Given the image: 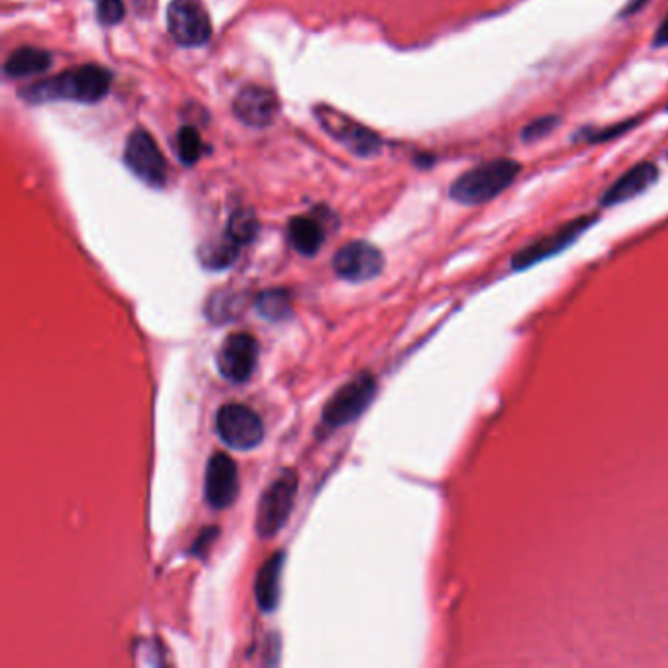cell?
Listing matches in <instances>:
<instances>
[{
    "instance_id": "3",
    "label": "cell",
    "mask_w": 668,
    "mask_h": 668,
    "mask_svg": "<svg viewBox=\"0 0 668 668\" xmlns=\"http://www.w3.org/2000/svg\"><path fill=\"white\" fill-rule=\"evenodd\" d=\"M296 490H298V475L292 469H287L261 494L255 518V529L261 537H273L285 527L294 508Z\"/></svg>"
},
{
    "instance_id": "15",
    "label": "cell",
    "mask_w": 668,
    "mask_h": 668,
    "mask_svg": "<svg viewBox=\"0 0 668 668\" xmlns=\"http://www.w3.org/2000/svg\"><path fill=\"white\" fill-rule=\"evenodd\" d=\"M285 567V553H275L257 573L255 578V598L263 612L271 614L279 606L281 598V574Z\"/></svg>"
},
{
    "instance_id": "2",
    "label": "cell",
    "mask_w": 668,
    "mask_h": 668,
    "mask_svg": "<svg viewBox=\"0 0 668 668\" xmlns=\"http://www.w3.org/2000/svg\"><path fill=\"white\" fill-rule=\"evenodd\" d=\"M522 165L514 159H494L463 173L449 189L455 202L478 206L506 191L520 175Z\"/></svg>"
},
{
    "instance_id": "4",
    "label": "cell",
    "mask_w": 668,
    "mask_h": 668,
    "mask_svg": "<svg viewBox=\"0 0 668 668\" xmlns=\"http://www.w3.org/2000/svg\"><path fill=\"white\" fill-rule=\"evenodd\" d=\"M377 394V381L371 373H361L355 379L345 382L334 396L328 400L322 412V422L328 428H341L359 418Z\"/></svg>"
},
{
    "instance_id": "26",
    "label": "cell",
    "mask_w": 668,
    "mask_h": 668,
    "mask_svg": "<svg viewBox=\"0 0 668 668\" xmlns=\"http://www.w3.org/2000/svg\"><path fill=\"white\" fill-rule=\"evenodd\" d=\"M655 48H661V46H668V14L667 18L663 20V24L659 26L657 34H655Z\"/></svg>"
},
{
    "instance_id": "10",
    "label": "cell",
    "mask_w": 668,
    "mask_h": 668,
    "mask_svg": "<svg viewBox=\"0 0 668 668\" xmlns=\"http://www.w3.org/2000/svg\"><path fill=\"white\" fill-rule=\"evenodd\" d=\"M259 363V343L247 332L230 334L218 351V371L230 382L251 379Z\"/></svg>"
},
{
    "instance_id": "14",
    "label": "cell",
    "mask_w": 668,
    "mask_h": 668,
    "mask_svg": "<svg viewBox=\"0 0 668 668\" xmlns=\"http://www.w3.org/2000/svg\"><path fill=\"white\" fill-rule=\"evenodd\" d=\"M657 179H659V167L651 161H643V163L631 167L623 177H620L602 196L600 204L606 206V208L623 204V202L643 194L649 187H653L657 183Z\"/></svg>"
},
{
    "instance_id": "22",
    "label": "cell",
    "mask_w": 668,
    "mask_h": 668,
    "mask_svg": "<svg viewBox=\"0 0 668 668\" xmlns=\"http://www.w3.org/2000/svg\"><path fill=\"white\" fill-rule=\"evenodd\" d=\"M559 124V118L557 116H541L533 122H529L522 132V140L527 142V144H533L545 136H549Z\"/></svg>"
},
{
    "instance_id": "11",
    "label": "cell",
    "mask_w": 668,
    "mask_h": 668,
    "mask_svg": "<svg viewBox=\"0 0 668 668\" xmlns=\"http://www.w3.org/2000/svg\"><path fill=\"white\" fill-rule=\"evenodd\" d=\"M239 494V473L236 461L226 453H216L208 461L204 477V496L214 510L230 508Z\"/></svg>"
},
{
    "instance_id": "9",
    "label": "cell",
    "mask_w": 668,
    "mask_h": 668,
    "mask_svg": "<svg viewBox=\"0 0 668 668\" xmlns=\"http://www.w3.org/2000/svg\"><path fill=\"white\" fill-rule=\"evenodd\" d=\"M384 269V257L369 241H351L341 247L334 257V271L349 283H365L379 277Z\"/></svg>"
},
{
    "instance_id": "17",
    "label": "cell",
    "mask_w": 668,
    "mask_h": 668,
    "mask_svg": "<svg viewBox=\"0 0 668 668\" xmlns=\"http://www.w3.org/2000/svg\"><path fill=\"white\" fill-rule=\"evenodd\" d=\"M51 65V55L40 48H20L12 51L4 63V75L10 79H26L44 73Z\"/></svg>"
},
{
    "instance_id": "25",
    "label": "cell",
    "mask_w": 668,
    "mask_h": 668,
    "mask_svg": "<svg viewBox=\"0 0 668 668\" xmlns=\"http://www.w3.org/2000/svg\"><path fill=\"white\" fill-rule=\"evenodd\" d=\"M216 537H218V529H216V527L204 529V531L200 533V537L196 539V543H194V547H192V553H194V555H200V557H206V549L216 541Z\"/></svg>"
},
{
    "instance_id": "13",
    "label": "cell",
    "mask_w": 668,
    "mask_h": 668,
    "mask_svg": "<svg viewBox=\"0 0 668 668\" xmlns=\"http://www.w3.org/2000/svg\"><path fill=\"white\" fill-rule=\"evenodd\" d=\"M234 112L245 126L267 128L279 112V98L265 87L249 85L236 96Z\"/></svg>"
},
{
    "instance_id": "5",
    "label": "cell",
    "mask_w": 668,
    "mask_h": 668,
    "mask_svg": "<svg viewBox=\"0 0 668 668\" xmlns=\"http://www.w3.org/2000/svg\"><path fill=\"white\" fill-rule=\"evenodd\" d=\"M216 431L228 447L239 451L255 449L265 437L259 414L245 404H224L216 414Z\"/></svg>"
},
{
    "instance_id": "16",
    "label": "cell",
    "mask_w": 668,
    "mask_h": 668,
    "mask_svg": "<svg viewBox=\"0 0 668 668\" xmlns=\"http://www.w3.org/2000/svg\"><path fill=\"white\" fill-rule=\"evenodd\" d=\"M326 230L314 216H296L288 224V241L292 247L306 257H314L324 245Z\"/></svg>"
},
{
    "instance_id": "6",
    "label": "cell",
    "mask_w": 668,
    "mask_h": 668,
    "mask_svg": "<svg viewBox=\"0 0 668 668\" xmlns=\"http://www.w3.org/2000/svg\"><path fill=\"white\" fill-rule=\"evenodd\" d=\"M596 222H598V216H580L576 220L563 224L555 232L531 241L529 245H525L524 249H520L512 257V267L516 271H525V269H529V267H533V265H537V263L553 257V255H559L561 251L571 247L574 241L580 238L590 226H594Z\"/></svg>"
},
{
    "instance_id": "27",
    "label": "cell",
    "mask_w": 668,
    "mask_h": 668,
    "mask_svg": "<svg viewBox=\"0 0 668 668\" xmlns=\"http://www.w3.org/2000/svg\"><path fill=\"white\" fill-rule=\"evenodd\" d=\"M647 2H649V0H629L627 6L623 8L621 16H629V14H633V12H639Z\"/></svg>"
},
{
    "instance_id": "20",
    "label": "cell",
    "mask_w": 668,
    "mask_h": 668,
    "mask_svg": "<svg viewBox=\"0 0 668 668\" xmlns=\"http://www.w3.org/2000/svg\"><path fill=\"white\" fill-rule=\"evenodd\" d=\"M257 232H259V222H257L255 212L249 208H241L238 212H234L230 218L228 230H226V234L241 247L251 243L257 236Z\"/></svg>"
},
{
    "instance_id": "12",
    "label": "cell",
    "mask_w": 668,
    "mask_h": 668,
    "mask_svg": "<svg viewBox=\"0 0 668 668\" xmlns=\"http://www.w3.org/2000/svg\"><path fill=\"white\" fill-rule=\"evenodd\" d=\"M316 116L328 134H332L335 140L351 147L357 155L369 157L381 151V140L377 134H373L365 126L355 124L353 120L339 114L334 108L320 106L316 108Z\"/></svg>"
},
{
    "instance_id": "23",
    "label": "cell",
    "mask_w": 668,
    "mask_h": 668,
    "mask_svg": "<svg viewBox=\"0 0 668 668\" xmlns=\"http://www.w3.org/2000/svg\"><path fill=\"white\" fill-rule=\"evenodd\" d=\"M126 14L122 0H96V16L98 22L104 26L120 24Z\"/></svg>"
},
{
    "instance_id": "1",
    "label": "cell",
    "mask_w": 668,
    "mask_h": 668,
    "mask_svg": "<svg viewBox=\"0 0 668 668\" xmlns=\"http://www.w3.org/2000/svg\"><path fill=\"white\" fill-rule=\"evenodd\" d=\"M110 89V73L100 65H83L55 75L48 81L30 85L22 91V96L30 102H51V100H75L93 104L102 100Z\"/></svg>"
},
{
    "instance_id": "24",
    "label": "cell",
    "mask_w": 668,
    "mask_h": 668,
    "mask_svg": "<svg viewBox=\"0 0 668 668\" xmlns=\"http://www.w3.org/2000/svg\"><path fill=\"white\" fill-rule=\"evenodd\" d=\"M637 120H629V122H623V124H618V126H612L608 130H598V132H584V140L590 142V144H600V142H606V140H612L616 136H620L623 132L631 130V126H635Z\"/></svg>"
},
{
    "instance_id": "18",
    "label": "cell",
    "mask_w": 668,
    "mask_h": 668,
    "mask_svg": "<svg viewBox=\"0 0 668 668\" xmlns=\"http://www.w3.org/2000/svg\"><path fill=\"white\" fill-rule=\"evenodd\" d=\"M239 249H241V245L230 238L228 234H224V238L204 247L202 265H206L208 269H214V271L228 269L238 259Z\"/></svg>"
},
{
    "instance_id": "7",
    "label": "cell",
    "mask_w": 668,
    "mask_h": 668,
    "mask_svg": "<svg viewBox=\"0 0 668 668\" xmlns=\"http://www.w3.org/2000/svg\"><path fill=\"white\" fill-rule=\"evenodd\" d=\"M124 161L130 171L153 189L165 187L167 181V161L161 149L155 144L149 132L138 128L130 134L124 149Z\"/></svg>"
},
{
    "instance_id": "8",
    "label": "cell",
    "mask_w": 668,
    "mask_h": 668,
    "mask_svg": "<svg viewBox=\"0 0 668 668\" xmlns=\"http://www.w3.org/2000/svg\"><path fill=\"white\" fill-rule=\"evenodd\" d=\"M167 28L171 38L185 48L204 46L212 36L210 18L194 0H173L169 4Z\"/></svg>"
},
{
    "instance_id": "21",
    "label": "cell",
    "mask_w": 668,
    "mask_h": 668,
    "mask_svg": "<svg viewBox=\"0 0 668 668\" xmlns=\"http://www.w3.org/2000/svg\"><path fill=\"white\" fill-rule=\"evenodd\" d=\"M177 151L185 165H194L202 157L204 144L200 134L192 126L181 128V132L177 134Z\"/></svg>"
},
{
    "instance_id": "19",
    "label": "cell",
    "mask_w": 668,
    "mask_h": 668,
    "mask_svg": "<svg viewBox=\"0 0 668 668\" xmlns=\"http://www.w3.org/2000/svg\"><path fill=\"white\" fill-rule=\"evenodd\" d=\"M255 308L259 316L271 320V322H281L290 316L292 304H290V294L283 288L275 290H265L263 294L257 296Z\"/></svg>"
}]
</instances>
